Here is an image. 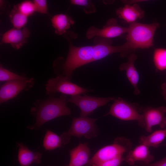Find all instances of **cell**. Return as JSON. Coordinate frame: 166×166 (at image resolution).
Returning <instances> with one entry per match:
<instances>
[{"label": "cell", "instance_id": "obj_27", "mask_svg": "<svg viewBox=\"0 0 166 166\" xmlns=\"http://www.w3.org/2000/svg\"><path fill=\"white\" fill-rule=\"evenodd\" d=\"M124 160L122 156L103 162L96 166H119Z\"/></svg>", "mask_w": 166, "mask_h": 166}, {"label": "cell", "instance_id": "obj_26", "mask_svg": "<svg viewBox=\"0 0 166 166\" xmlns=\"http://www.w3.org/2000/svg\"><path fill=\"white\" fill-rule=\"evenodd\" d=\"M33 2L36 12L42 14L48 15V8L46 0H34Z\"/></svg>", "mask_w": 166, "mask_h": 166}, {"label": "cell", "instance_id": "obj_2", "mask_svg": "<svg viewBox=\"0 0 166 166\" xmlns=\"http://www.w3.org/2000/svg\"><path fill=\"white\" fill-rule=\"evenodd\" d=\"M67 95L62 94L59 97L49 96L45 99L36 100L30 109L35 122L27 128L33 130L37 129L45 123L63 116L69 115L71 112L67 107Z\"/></svg>", "mask_w": 166, "mask_h": 166}, {"label": "cell", "instance_id": "obj_25", "mask_svg": "<svg viewBox=\"0 0 166 166\" xmlns=\"http://www.w3.org/2000/svg\"><path fill=\"white\" fill-rule=\"evenodd\" d=\"M71 5L83 6L84 11L87 14L94 13L96 9L93 3L89 0H71Z\"/></svg>", "mask_w": 166, "mask_h": 166}, {"label": "cell", "instance_id": "obj_19", "mask_svg": "<svg viewBox=\"0 0 166 166\" xmlns=\"http://www.w3.org/2000/svg\"><path fill=\"white\" fill-rule=\"evenodd\" d=\"M166 136V128L158 130L147 136H141L140 138V144L148 147L156 148L159 146Z\"/></svg>", "mask_w": 166, "mask_h": 166}, {"label": "cell", "instance_id": "obj_24", "mask_svg": "<svg viewBox=\"0 0 166 166\" xmlns=\"http://www.w3.org/2000/svg\"><path fill=\"white\" fill-rule=\"evenodd\" d=\"M16 6L19 11L27 17L31 15L36 12L33 1H24Z\"/></svg>", "mask_w": 166, "mask_h": 166}, {"label": "cell", "instance_id": "obj_9", "mask_svg": "<svg viewBox=\"0 0 166 166\" xmlns=\"http://www.w3.org/2000/svg\"><path fill=\"white\" fill-rule=\"evenodd\" d=\"M128 27H123L119 25L116 19L113 18L108 21L105 25L101 29L94 26L90 27L86 32V36L89 39L95 37L110 39L126 33Z\"/></svg>", "mask_w": 166, "mask_h": 166}, {"label": "cell", "instance_id": "obj_31", "mask_svg": "<svg viewBox=\"0 0 166 166\" xmlns=\"http://www.w3.org/2000/svg\"><path fill=\"white\" fill-rule=\"evenodd\" d=\"M133 166H138L137 165H134Z\"/></svg>", "mask_w": 166, "mask_h": 166}, {"label": "cell", "instance_id": "obj_29", "mask_svg": "<svg viewBox=\"0 0 166 166\" xmlns=\"http://www.w3.org/2000/svg\"><path fill=\"white\" fill-rule=\"evenodd\" d=\"M161 88L163 89L162 94L164 99L166 100V84L164 83L162 85Z\"/></svg>", "mask_w": 166, "mask_h": 166}, {"label": "cell", "instance_id": "obj_6", "mask_svg": "<svg viewBox=\"0 0 166 166\" xmlns=\"http://www.w3.org/2000/svg\"><path fill=\"white\" fill-rule=\"evenodd\" d=\"M45 86L46 93L49 96H54L56 93L72 96L91 91L79 86L61 76L49 78Z\"/></svg>", "mask_w": 166, "mask_h": 166}, {"label": "cell", "instance_id": "obj_14", "mask_svg": "<svg viewBox=\"0 0 166 166\" xmlns=\"http://www.w3.org/2000/svg\"><path fill=\"white\" fill-rule=\"evenodd\" d=\"M137 59L136 55L132 53L128 57V61L121 64L119 67L120 71H125L127 77L134 88V93L136 95L140 93L138 84L139 80L138 73L134 65V62Z\"/></svg>", "mask_w": 166, "mask_h": 166}, {"label": "cell", "instance_id": "obj_11", "mask_svg": "<svg viewBox=\"0 0 166 166\" xmlns=\"http://www.w3.org/2000/svg\"><path fill=\"white\" fill-rule=\"evenodd\" d=\"M144 126L147 132H150L153 126L159 125L162 128L166 127V107H145L143 111Z\"/></svg>", "mask_w": 166, "mask_h": 166}, {"label": "cell", "instance_id": "obj_15", "mask_svg": "<svg viewBox=\"0 0 166 166\" xmlns=\"http://www.w3.org/2000/svg\"><path fill=\"white\" fill-rule=\"evenodd\" d=\"M18 147V160L21 166H30L35 163L41 162L42 154L38 152H34L21 142L17 143Z\"/></svg>", "mask_w": 166, "mask_h": 166}, {"label": "cell", "instance_id": "obj_5", "mask_svg": "<svg viewBox=\"0 0 166 166\" xmlns=\"http://www.w3.org/2000/svg\"><path fill=\"white\" fill-rule=\"evenodd\" d=\"M111 115L122 121H136L139 125L144 128L143 114H140L137 107L121 97L115 98L109 112L105 115Z\"/></svg>", "mask_w": 166, "mask_h": 166}, {"label": "cell", "instance_id": "obj_16", "mask_svg": "<svg viewBox=\"0 0 166 166\" xmlns=\"http://www.w3.org/2000/svg\"><path fill=\"white\" fill-rule=\"evenodd\" d=\"M116 14L120 18L129 24L135 22L144 16V11L136 4H126L116 11Z\"/></svg>", "mask_w": 166, "mask_h": 166}, {"label": "cell", "instance_id": "obj_10", "mask_svg": "<svg viewBox=\"0 0 166 166\" xmlns=\"http://www.w3.org/2000/svg\"><path fill=\"white\" fill-rule=\"evenodd\" d=\"M34 80H15L6 82L0 88V103L7 101L16 97L22 91H28L34 85Z\"/></svg>", "mask_w": 166, "mask_h": 166}, {"label": "cell", "instance_id": "obj_32", "mask_svg": "<svg viewBox=\"0 0 166 166\" xmlns=\"http://www.w3.org/2000/svg\"><path fill=\"white\" fill-rule=\"evenodd\" d=\"M68 166H69L68 165Z\"/></svg>", "mask_w": 166, "mask_h": 166}, {"label": "cell", "instance_id": "obj_20", "mask_svg": "<svg viewBox=\"0 0 166 166\" xmlns=\"http://www.w3.org/2000/svg\"><path fill=\"white\" fill-rule=\"evenodd\" d=\"M42 145L45 150L50 151L61 147L62 145H65V143L61 135L59 136L52 131L48 130L44 136Z\"/></svg>", "mask_w": 166, "mask_h": 166}, {"label": "cell", "instance_id": "obj_30", "mask_svg": "<svg viewBox=\"0 0 166 166\" xmlns=\"http://www.w3.org/2000/svg\"><path fill=\"white\" fill-rule=\"evenodd\" d=\"M160 146H166V143L163 144H160Z\"/></svg>", "mask_w": 166, "mask_h": 166}, {"label": "cell", "instance_id": "obj_12", "mask_svg": "<svg viewBox=\"0 0 166 166\" xmlns=\"http://www.w3.org/2000/svg\"><path fill=\"white\" fill-rule=\"evenodd\" d=\"M30 31L26 27L18 29L13 28L2 34L1 44H9L13 48L18 49L27 41L30 36Z\"/></svg>", "mask_w": 166, "mask_h": 166}, {"label": "cell", "instance_id": "obj_7", "mask_svg": "<svg viewBox=\"0 0 166 166\" xmlns=\"http://www.w3.org/2000/svg\"><path fill=\"white\" fill-rule=\"evenodd\" d=\"M97 119L81 116L74 118L69 130L63 133L69 140L71 136L78 138L83 136L87 139L95 137L98 133L95 124Z\"/></svg>", "mask_w": 166, "mask_h": 166}, {"label": "cell", "instance_id": "obj_22", "mask_svg": "<svg viewBox=\"0 0 166 166\" xmlns=\"http://www.w3.org/2000/svg\"><path fill=\"white\" fill-rule=\"evenodd\" d=\"M153 59L156 69L160 71L166 70V49L159 48L155 49Z\"/></svg>", "mask_w": 166, "mask_h": 166}, {"label": "cell", "instance_id": "obj_17", "mask_svg": "<svg viewBox=\"0 0 166 166\" xmlns=\"http://www.w3.org/2000/svg\"><path fill=\"white\" fill-rule=\"evenodd\" d=\"M90 151L88 144L80 143L70 151L69 166H82L89 161Z\"/></svg>", "mask_w": 166, "mask_h": 166}, {"label": "cell", "instance_id": "obj_8", "mask_svg": "<svg viewBox=\"0 0 166 166\" xmlns=\"http://www.w3.org/2000/svg\"><path fill=\"white\" fill-rule=\"evenodd\" d=\"M114 97H101L80 94L71 96L67 102L74 104L80 109L81 117H87L92 113L97 108L103 106L109 102L114 101Z\"/></svg>", "mask_w": 166, "mask_h": 166}, {"label": "cell", "instance_id": "obj_13", "mask_svg": "<svg viewBox=\"0 0 166 166\" xmlns=\"http://www.w3.org/2000/svg\"><path fill=\"white\" fill-rule=\"evenodd\" d=\"M148 148L140 144L128 152L124 160L130 165H134L137 162L144 164L150 163L153 160L154 157L150 154Z\"/></svg>", "mask_w": 166, "mask_h": 166}, {"label": "cell", "instance_id": "obj_3", "mask_svg": "<svg viewBox=\"0 0 166 166\" xmlns=\"http://www.w3.org/2000/svg\"><path fill=\"white\" fill-rule=\"evenodd\" d=\"M159 26L157 23L150 24L134 22L128 27L126 39L135 50L148 48L153 45V37Z\"/></svg>", "mask_w": 166, "mask_h": 166}, {"label": "cell", "instance_id": "obj_1", "mask_svg": "<svg viewBox=\"0 0 166 166\" xmlns=\"http://www.w3.org/2000/svg\"><path fill=\"white\" fill-rule=\"evenodd\" d=\"M63 35L69 43L68 55L65 60L61 57L57 59L53 63V67L57 76L70 80L75 69L93 62V45L77 47L73 45L71 39L77 37L73 32H67Z\"/></svg>", "mask_w": 166, "mask_h": 166}, {"label": "cell", "instance_id": "obj_28", "mask_svg": "<svg viewBox=\"0 0 166 166\" xmlns=\"http://www.w3.org/2000/svg\"><path fill=\"white\" fill-rule=\"evenodd\" d=\"M140 163L142 166H166V156L154 163L148 164Z\"/></svg>", "mask_w": 166, "mask_h": 166}, {"label": "cell", "instance_id": "obj_21", "mask_svg": "<svg viewBox=\"0 0 166 166\" xmlns=\"http://www.w3.org/2000/svg\"><path fill=\"white\" fill-rule=\"evenodd\" d=\"M9 16L10 21L14 28L22 29L25 27L28 22V17L18 10L16 5L11 10Z\"/></svg>", "mask_w": 166, "mask_h": 166}, {"label": "cell", "instance_id": "obj_4", "mask_svg": "<svg viewBox=\"0 0 166 166\" xmlns=\"http://www.w3.org/2000/svg\"><path fill=\"white\" fill-rule=\"evenodd\" d=\"M131 148L129 140L124 137H117L113 144L100 149L89 160L86 166H96L106 161L122 156L124 153L131 150Z\"/></svg>", "mask_w": 166, "mask_h": 166}, {"label": "cell", "instance_id": "obj_18", "mask_svg": "<svg viewBox=\"0 0 166 166\" xmlns=\"http://www.w3.org/2000/svg\"><path fill=\"white\" fill-rule=\"evenodd\" d=\"M51 20L55 34L58 35H63L65 33L70 26L74 23V21L70 17L63 14L54 15Z\"/></svg>", "mask_w": 166, "mask_h": 166}, {"label": "cell", "instance_id": "obj_23", "mask_svg": "<svg viewBox=\"0 0 166 166\" xmlns=\"http://www.w3.org/2000/svg\"><path fill=\"white\" fill-rule=\"evenodd\" d=\"M24 74L19 75L12 72L0 65V81H7L15 80H27L30 79Z\"/></svg>", "mask_w": 166, "mask_h": 166}]
</instances>
